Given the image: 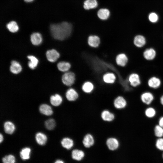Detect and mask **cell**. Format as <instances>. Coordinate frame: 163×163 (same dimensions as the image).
<instances>
[{
	"mask_svg": "<svg viewBox=\"0 0 163 163\" xmlns=\"http://www.w3.org/2000/svg\"><path fill=\"white\" fill-rule=\"evenodd\" d=\"M11 64L10 70L12 73L17 74L21 72L22 67L18 62L16 61H13Z\"/></svg>",
	"mask_w": 163,
	"mask_h": 163,
	"instance_id": "cell-24",
	"label": "cell"
},
{
	"mask_svg": "<svg viewBox=\"0 0 163 163\" xmlns=\"http://www.w3.org/2000/svg\"><path fill=\"white\" fill-rule=\"evenodd\" d=\"M158 94V101L159 106L163 108V91L159 93Z\"/></svg>",
	"mask_w": 163,
	"mask_h": 163,
	"instance_id": "cell-38",
	"label": "cell"
},
{
	"mask_svg": "<svg viewBox=\"0 0 163 163\" xmlns=\"http://www.w3.org/2000/svg\"><path fill=\"white\" fill-rule=\"evenodd\" d=\"M110 15L109 10L107 8L100 9L97 12L98 17L102 20H106L108 18Z\"/></svg>",
	"mask_w": 163,
	"mask_h": 163,
	"instance_id": "cell-26",
	"label": "cell"
},
{
	"mask_svg": "<svg viewBox=\"0 0 163 163\" xmlns=\"http://www.w3.org/2000/svg\"><path fill=\"white\" fill-rule=\"evenodd\" d=\"M162 81L160 78L156 76H153L149 78L146 85L148 88L154 92H156L161 88Z\"/></svg>",
	"mask_w": 163,
	"mask_h": 163,
	"instance_id": "cell-4",
	"label": "cell"
},
{
	"mask_svg": "<svg viewBox=\"0 0 163 163\" xmlns=\"http://www.w3.org/2000/svg\"><path fill=\"white\" fill-rule=\"evenodd\" d=\"M134 45L138 48H143L146 45L147 40L145 37L141 34L136 35L133 39Z\"/></svg>",
	"mask_w": 163,
	"mask_h": 163,
	"instance_id": "cell-10",
	"label": "cell"
},
{
	"mask_svg": "<svg viewBox=\"0 0 163 163\" xmlns=\"http://www.w3.org/2000/svg\"><path fill=\"white\" fill-rule=\"evenodd\" d=\"M46 55L48 60L51 62H55L60 56L59 53L54 49L48 50Z\"/></svg>",
	"mask_w": 163,
	"mask_h": 163,
	"instance_id": "cell-19",
	"label": "cell"
},
{
	"mask_svg": "<svg viewBox=\"0 0 163 163\" xmlns=\"http://www.w3.org/2000/svg\"><path fill=\"white\" fill-rule=\"evenodd\" d=\"M34 0H24V1L27 2H30L33 1Z\"/></svg>",
	"mask_w": 163,
	"mask_h": 163,
	"instance_id": "cell-42",
	"label": "cell"
},
{
	"mask_svg": "<svg viewBox=\"0 0 163 163\" xmlns=\"http://www.w3.org/2000/svg\"><path fill=\"white\" fill-rule=\"evenodd\" d=\"M76 76L75 74L72 72H67L62 76V81L63 84L66 86L70 87L75 82Z\"/></svg>",
	"mask_w": 163,
	"mask_h": 163,
	"instance_id": "cell-7",
	"label": "cell"
},
{
	"mask_svg": "<svg viewBox=\"0 0 163 163\" xmlns=\"http://www.w3.org/2000/svg\"><path fill=\"white\" fill-rule=\"evenodd\" d=\"M61 144L64 148L67 149H70L73 147L74 142L72 138L69 137H66L62 139Z\"/></svg>",
	"mask_w": 163,
	"mask_h": 163,
	"instance_id": "cell-20",
	"label": "cell"
},
{
	"mask_svg": "<svg viewBox=\"0 0 163 163\" xmlns=\"http://www.w3.org/2000/svg\"><path fill=\"white\" fill-rule=\"evenodd\" d=\"M117 77L113 73L107 72L104 74L102 77L103 82L107 84H112L116 82Z\"/></svg>",
	"mask_w": 163,
	"mask_h": 163,
	"instance_id": "cell-17",
	"label": "cell"
},
{
	"mask_svg": "<svg viewBox=\"0 0 163 163\" xmlns=\"http://www.w3.org/2000/svg\"><path fill=\"white\" fill-rule=\"evenodd\" d=\"M2 160L3 163H15V158L13 155H9L4 157Z\"/></svg>",
	"mask_w": 163,
	"mask_h": 163,
	"instance_id": "cell-36",
	"label": "cell"
},
{
	"mask_svg": "<svg viewBox=\"0 0 163 163\" xmlns=\"http://www.w3.org/2000/svg\"><path fill=\"white\" fill-rule=\"evenodd\" d=\"M128 81L130 86L134 89L139 88L142 84L140 76L136 72L130 73L128 76Z\"/></svg>",
	"mask_w": 163,
	"mask_h": 163,
	"instance_id": "cell-6",
	"label": "cell"
},
{
	"mask_svg": "<svg viewBox=\"0 0 163 163\" xmlns=\"http://www.w3.org/2000/svg\"><path fill=\"white\" fill-rule=\"evenodd\" d=\"M95 142V138L94 135L90 133H86L84 136L82 143L85 147L89 148L92 146Z\"/></svg>",
	"mask_w": 163,
	"mask_h": 163,
	"instance_id": "cell-14",
	"label": "cell"
},
{
	"mask_svg": "<svg viewBox=\"0 0 163 163\" xmlns=\"http://www.w3.org/2000/svg\"><path fill=\"white\" fill-rule=\"evenodd\" d=\"M4 127L5 132L8 134H12L15 129L14 124L9 121H6L4 123Z\"/></svg>",
	"mask_w": 163,
	"mask_h": 163,
	"instance_id": "cell-29",
	"label": "cell"
},
{
	"mask_svg": "<svg viewBox=\"0 0 163 163\" xmlns=\"http://www.w3.org/2000/svg\"><path fill=\"white\" fill-rule=\"evenodd\" d=\"M6 27L8 30L12 33L17 32L19 29L17 23L14 21H11L7 24Z\"/></svg>",
	"mask_w": 163,
	"mask_h": 163,
	"instance_id": "cell-33",
	"label": "cell"
},
{
	"mask_svg": "<svg viewBox=\"0 0 163 163\" xmlns=\"http://www.w3.org/2000/svg\"><path fill=\"white\" fill-rule=\"evenodd\" d=\"M42 37L41 34L38 32L33 33L30 36V40L32 43L34 45L40 44L42 41Z\"/></svg>",
	"mask_w": 163,
	"mask_h": 163,
	"instance_id": "cell-22",
	"label": "cell"
},
{
	"mask_svg": "<svg viewBox=\"0 0 163 163\" xmlns=\"http://www.w3.org/2000/svg\"><path fill=\"white\" fill-rule=\"evenodd\" d=\"M155 146L158 150L163 151V137L156 138Z\"/></svg>",
	"mask_w": 163,
	"mask_h": 163,
	"instance_id": "cell-35",
	"label": "cell"
},
{
	"mask_svg": "<svg viewBox=\"0 0 163 163\" xmlns=\"http://www.w3.org/2000/svg\"><path fill=\"white\" fill-rule=\"evenodd\" d=\"M35 139L37 142L38 144L43 145L46 142L47 137L44 134L42 133H38L36 135Z\"/></svg>",
	"mask_w": 163,
	"mask_h": 163,
	"instance_id": "cell-28",
	"label": "cell"
},
{
	"mask_svg": "<svg viewBox=\"0 0 163 163\" xmlns=\"http://www.w3.org/2000/svg\"><path fill=\"white\" fill-rule=\"evenodd\" d=\"M31 152V149L28 147L24 148L20 152V156L21 158L24 160L30 158Z\"/></svg>",
	"mask_w": 163,
	"mask_h": 163,
	"instance_id": "cell-31",
	"label": "cell"
},
{
	"mask_svg": "<svg viewBox=\"0 0 163 163\" xmlns=\"http://www.w3.org/2000/svg\"><path fill=\"white\" fill-rule=\"evenodd\" d=\"M57 66L59 71L62 72H66L70 69L71 65L69 62L62 61L58 63Z\"/></svg>",
	"mask_w": 163,
	"mask_h": 163,
	"instance_id": "cell-30",
	"label": "cell"
},
{
	"mask_svg": "<svg viewBox=\"0 0 163 163\" xmlns=\"http://www.w3.org/2000/svg\"><path fill=\"white\" fill-rule=\"evenodd\" d=\"M63 99L62 97L58 94L52 95L50 97V102L51 104L55 106H58L62 103Z\"/></svg>",
	"mask_w": 163,
	"mask_h": 163,
	"instance_id": "cell-21",
	"label": "cell"
},
{
	"mask_svg": "<svg viewBox=\"0 0 163 163\" xmlns=\"http://www.w3.org/2000/svg\"><path fill=\"white\" fill-rule=\"evenodd\" d=\"M45 125L47 129L51 130L53 129L55 127L56 125V122L53 119H50L45 121Z\"/></svg>",
	"mask_w": 163,
	"mask_h": 163,
	"instance_id": "cell-34",
	"label": "cell"
},
{
	"mask_svg": "<svg viewBox=\"0 0 163 163\" xmlns=\"http://www.w3.org/2000/svg\"><path fill=\"white\" fill-rule=\"evenodd\" d=\"M129 102L127 97L123 94L117 96L113 101L114 108L118 110H123L126 109L129 106Z\"/></svg>",
	"mask_w": 163,
	"mask_h": 163,
	"instance_id": "cell-3",
	"label": "cell"
},
{
	"mask_svg": "<svg viewBox=\"0 0 163 163\" xmlns=\"http://www.w3.org/2000/svg\"><path fill=\"white\" fill-rule=\"evenodd\" d=\"M157 55V53L156 50L152 47L146 48L143 52L144 58L148 61L154 60L156 57Z\"/></svg>",
	"mask_w": 163,
	"mask_h": 163,
	"instance_id": "cell-12",
	"label": "cell"
},
{
	"mask_svg": "<svg viewBox=\"0 0 163 163\" xmlns=\"http://www.w3.org/2000/svg\"><path fill=\"white\" fill-rule=\"evenodd\" d=\"M129 60L128 56L124 53H120L118 54L115 58L117 65L121 67H124L127 64Z\"/></svg>",
	"mask_w": 163,
	"mask_h": 163,
	"instance_id": "cell-11",
	"label": "cell"
},
{
	"mask_svg": "<svg viewBox=\"0 0 163 163\" xmlns=\"http://www.w3.org/2000/svg\"><path fill=\"white\" fill-rule=\"evenodd\" d=\"M65 96L68 101L73 102L78 100L80 97V94L75 88H71L66 91Z\"/></svg>",
	"mask_w": 163,
	"mask_h": 163,
	"instance_id": "cell-9",
	"label": "cell"
},
{
	"mask_svg": "<svg viewBox=\"0 0 163 163\" xmlns=\"http://www.w3.org/2000/svg\"><path fill=\"white\" fill-rule=\"evenodd\" d=\"M87 43L90 47L96 48L99 46L101 43V39L97 36L91 35L88 38Z\"/></svg>",
	"mask_w": 163,
	"mask_h": 163,
	"instance_id": "cell-16",
	"label": "cell"
},
{
	"mask_svg": "<svg viewBox=\"0 0 163 163\" xmlns=\"http://www.w3.org/2000/svg\"><path fill=\"white\" fill-rule=\"evenodd\" d=\"M149 18L150 22L152 23H155L157 21L158 17L156 14L155 13H152L149 14Z\"/></svg>",
	"mask_w": 163,
	"mask_h": 163,
	"instance_id": "cell-37",
	"label": "cell"
},
{
	"mask_svg": "<svg viewBox=\"0 0 163 163\" xmlns=\"http://www.w3.org/2000/svg\"><path fill=\"white\" fill-rule=\"evenodd\" d=\"M51 33L53 37L59 40H63L70 36L72 31L70 23L63 22L57 24H53L50 27Z\"/></svg>",
	"mask_w": 163,
	"mask_h": 163,
	"instance_id": "cell-1",
	"label": "cell"
},
{
	"mask_svg": "<svg viewBox=\"0 0 163 163\" xmlns=\"http://www.w3.org/2000/svg\"><path fill=\"white\" fill-rule=\"evenodd\" d=\"M156 123L163 127V114L160 115L158 117Z\"/></svg>",
	"mask_w": 163,
	"mask_h": 163,
	"instance_id": "cell-39",
	"label": "cell"
},
{
	"mask_svg": "<svg viewBox=\"0 0 163 163\" xmlns=\"http://www.w3.org/2000/svg\"><path fill=\"white\" fill-rule=\"evenodd\" d=\"M98 3L96 0H85L83 4V7L86 10H88L96 8Z\"/></svg>",
	"mask_w": 163,
	"mask_h": 163,
	"instance_id": "cell-25",
	"label": "cell"
},
{
	"mask_svg": "<svg viewBox=\"0 0 163 163\" xmlns=\"http://www.w3.org/2000/svg\"><path fill=\"white\" fill-rule=\"evenodd\" d=\"M39 110L41 113L45 115L50 116L53 113L51 107L46 104H42L40 106Z\"/></svg>",
	"mask_w": 163,
	"mask_h": 163,
	"instance_id": "cell-23",
	"label": "cell"
},
{
	"mask_svg": "<svg viewBox=\"0 0 163 163\" xmlns=\"http://www.w3.org/2000/svg\"><path fill=\"white\" fill-rule=\"evenodd\" d=\"M153 135L155 138L163 137V127L156 123L152 129Z\"/></svg>",
	"mask_w": 163,
	"mask_h": 163,
	"instance_id": "cell-18",
	"label": "cell"
},
{
	"mask_svg": "<svg viewBox=\"0 0 163 163\" xmlns=\"http://www.w3.org/2000/svg\"><path fill=\"white\" fill-rule=\"evenodd\" d=\"M81 88L82 92L86 94H89L94 92L95 86L92 82L86 81L82 84Z\"/></svg>",
	"mask_w": 163,
	"mask_h": 163,
	"instance_id": "cell-15",
	"label": "cell"
},
{
	"mask_svg": "<svg viewBox=\"0 0 163 163\" xmlns=\"http://www.w3.org/2000/svg\"><path fill=\"white\" fill-rule=\"evenodd\" d=\"M0 142L1 143L3 141V135L1 134L0 135Z\"/></svg>",
	"mask_w": 163,
	"mask_h": 163,
	"instance_id": "cell-41",
	"label": "cell"
},
{
	"mask_svg": "<svg viewBox=\"0 0 163 163\" xmlns=\"http://www.w3.org/2000/svg\"><path fill=\"white\" fill-rule=\"evenodd\" d=\"M54 163H64V162L61 160H57Z\"/></svg>",
	"mask_w": 163,
	"mask_h": 163,
	"instance_id": "cell-40",
	"label": "cell"
},
{
	"mask_svg": "<svg viewBox=\"0 0 163 163\" xmlns=\"http://www.w3.org/2000/svg\"><path fill=\"white\" fill-rule=\"evenodd\" d=\"M84 153L82 150L75 149L72 151V158L77 161L81 160L84 156Z\"/></svg>",
	"mask_w": 163,
	"mask_h": 163,
	"instance_id": "cell-27",
	"label": "cell"
},
{
	"mask_svg": "<svg viewBox=\"0 0 163 163\" xmlns=\"http://www.w3.org/2000/svg\"><path fill=\"white\" fill-rule=\"evenodd\" d=\"M158 109L154 105L145 107L142 111L144 117L149 120H154L158 117Z\"/></svg>",
	"mask_w": 163,
	"mask_h": 163,
	"instance_id": "cell-5",
	"label": "cell"
},
{
	"mask_svg": "<svg viewBox=\"0 0 163 163\" xmlns=\"http://www.w3.org/2000/svg\"><path fill=\"white\" fill-rule=\"evenodd\" d=\"M101 119L104 122L110 123L114 121L116 118L115 113L107 109L103 110L100 113Z\"/></svg>",
	"mask_w": 163,
	"mask_h": 163,
	"instance_id": "cell-8",
	"label": "cell"
},
{
	"mask_svg": "<svg viewBox=\"0 0 163 163\" xmlns=\"http://www.w3.org/2000/svg\"><path fill=\"white\" fill-rule=\"evenodd\" d=\"M106 143L108 149L112 151L116 150L120 145L119 141L115 136L108 137L106 139Z\"/></svg>",
	"mask_w": 163,
	"mask_h": 163,
	"instance_id": "cell-13",
	"label": "cell"
},
{
	"mask_svg": "<svg viewBox=\"0 0 163 163\" xmlns=\"http://www.w3.org/2000/svg\"><path fill=\"white\" fill-rule=\"evenodd\" d=\"M138 96L140 103L145 107L154 105L157 100L156 93L149 89L142 91L140 93Z\"/></svg>",
	"mask_w": 163,
	"mask_h": 163,
	"instance_id": "cell-2",
	"label": "cell"
},
{
	"mask_svg": "<svg viewBox=\"0 0 163 163\" xmlns=\"http://www.w3.org/2000/svg\"><path fill=\"white\" fill-rule=\"evenodd\" d=\"M30 61L28 63V66L31 69H34L37 66L38 61L37 59L33 56H27Z\"/></svg>",
	"mask_w": 163,
	"mask_h": 163,
	"instance_id": "cell-32",
	"label": "cell"
},
{
	"mask_svg": "<svg viewBox=\"0 0 163 163\" xmlns=\"http://www.w3.org/2000/svg\"><path fill=\"white\" fill-rule=\"evenodd\" d=\"M162 158H163V152L162 154Z\"/></svg>",
	"mask_w": 163,
	"mask_h": 163,
	"instance_id": "cell-43",
	"label": "cell"
}]
</instances>
